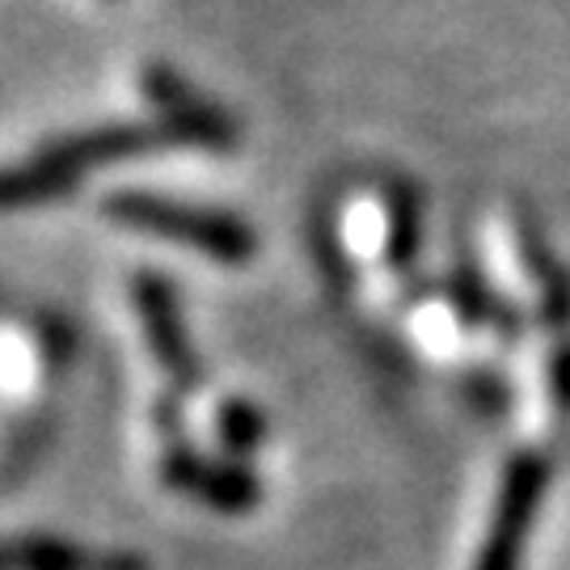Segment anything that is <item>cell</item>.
Wrapping results in <instances>:
<instances>
[{"instance_id": "6da1fadb", "label": "cell", "mask_w": 570, "mask_h": 570, "mask_svg": "<svg viewBox=\"0 0 570 570\" xmlns=\"http://www.w3.org/2000/svg\"><path fill=\"white\" fill-rule=\"evenodd\" d=\"M233 140V122L204 102L165 110L161 122L153 127H98V131H81L68 140L42 148L39 157L26 165L0 169V207H26L42 204V199H60L63 190H72L77 178L94 165L127 161L140 153H161V148H178V144H228Z\"/></svg>"}, {"instance_id": "7a4b0ae2", "label": "cell", "mask_w": 570, "mask_h": 570, "mask_svg": "<svg viewBox=\"0 0 570 570\" xmlns=\"http://www.w3.org/2000/svg\"><path fill=\"white\" fill-rule=\"evenodd\" d=\"M106 212H110V220L127 228L195 245L199 254L216 258V263H245L254 254V233L225 212L174 204V199H157V195H115V199H106Z\"/></svg>"}, {"instance_id": "3957f363", "label": "cell", "mask_w": 570, "mask_h": 570, "mask_svg": "<svg viewBox=\"0 0 570 570\" xmlns=\"http://www.w3.org/2000/svg\"><path fill=\"white\" fill-rule=\"evenodd\" d=\"M541 490H546V461L541 456H520L508 469V482H503V499H499V520L482 553V567L478 570H515L520 567V550L529 541L532 529V511L541 503Z\"/></svg>"}, {"instance_id": "277c9868", "label": "cell", "mask_w": 570, "mask_h": 570, "mask_svg": "<svg viewBox=\"0 0 570 570\" xmlns=\"http://www.w3.org/2000/svg\"><path fill=\"white\" fill-rule=\"evenodd\" d=\"M0 570H153L136 553H98L56 537L0 541Z\"/></svg>"}, {"instance_id": "5b68a950", "label": "cell", "mask_w": 570, "mask_h": 570, "mask_svg": "<svg viewBox=\"0 0 570 570\" xmlns=\"http://www.w3.org/2000/svg\"><path fill=\"white\" fill-rule=\"evenodd\" d=\"M136 296H140L144 322H148V334H153V346H157V360H161L174 376L190 381V376H195V364H190V351H186L183 322L174 317V296H169L165 279H157V275L140 279Z\"/></svg>"}, {"instance_id": "8992f818", "label": "cell", "mask_w": 570, "mask_h": 570, "mask_svg": "<svg viewBox=\"0 0 570 570\" xmlns=\"http://www.w3.org/2000/svg\"><path fill=\"white\" fill-rule=\"evenodd\" d=\"M169 478H174L183 490H190V494H199V499H207V503H216V508H249V503L258 499L254 478L233 473V469L199 465V461H190V456H183V452H169Z\"/></svg>"}, {"instance_id": "52a82bcc", "label": "cell", "mask_w": 570, "mask_h": 570, "mask_svg": "<svg viewBox=\"0 0 570 570\" xmlns=\"http://www.w3.org/2000/svg\"><path fill=\"white\" fill-rule=\"evenodd\" d=\"M258 431H263V423H258V414L254 410H245V406H228L225 410V440H228V449H237L245 452L254 440H258Z\"/></svg>"}, {"instance_id": "ba28073f", "label": "cell", "mask_w": 570, "mask_h": 570, "mask_svg": "<svg viewBox=\"0 0 570 570\" xmlns=\"http://www.w3.org/2000/svg\"><path fill=\"white\" fill-rule=\"evenodd\" d=\"M558 381H562V397H567V406H570V355L558 364Z\"/></svg>"}]
</instances>
